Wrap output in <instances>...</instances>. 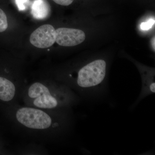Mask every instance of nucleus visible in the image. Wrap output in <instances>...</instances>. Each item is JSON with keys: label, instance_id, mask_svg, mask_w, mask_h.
I'll list each match as a JSON object with an SVG mask.
<instances>
[{"label": "nucleus", "instance_id": "obj_1", "mask_svg": "<svg viewBox=\"0 0 155 155\" xmlns=\"http://www.w3.org/2000/svg\"><path fill=\"white\" fill-rule=\"evenodd\" d=\"M106 69V61L99 59L86 64L78 71L76 84L87 98L98 97L105 93Z\"/></svg>", "mask_w": 155, "mask_h": 155}, {"label": "nucleus", "instance_id": "obj_2", "mask_svg": "<svg viewBox=\"0 0 155 155\" xmlns=\"http://www.w3.org/2000/svg\"><path fill=\"white\" fill-rule=\"evenodd\" d=\"M16 118L19 123L31 129H47L52 124V119L47 114L35 108H20L16 113Z\"/></svg>", "mask_w": 155, "mask_h": 155}, {"label": "nucleus", "instance_id": "obj_3", "mask_svg": "<svg viewBox=\"0 0 155 155\" xmlns=\"http://www.w3.org/2000/svg\"><path fill=\"white\" fill-rule=\"evenodd\" d=\"M56 30L52 25H41L34 31L30 37V42L35 47L46 48L56 42Z\"/></svg>", "mask_w": 155, "mask_h": 155}, {"label": "nucleus", "instance_id": "obj_4", "mask_svg": "<svg viewBox=\"0 0 155 155\" xmlns=\"http://www.w3.org/2000/svg\"><path fill=\"white\" fill-rule=\"evenodd\" d=\"M56 42L62 46H75L83 42L85 39V33L79 29L61 28L56 30Z\"/></svg>", "mask_w": 155, "mask_h": 155}, {"label": "nucleus", "instance_id": "obj_5", "mask_svg": "<svg viewBox=\"0 0 155 155\" xmlns=\"http://www.w3.org/2000/svg\"><path fill=\"white\" fill-rule=\"evenodd\" d=\"M51 7L46 0H35L31 6V14L35 19H44L49 17Z\"/></svg>", "mask_w": 155, "mask_h": 155}, {"label": "nucleus", "instance_id": "obj_6", "mask_svg": "<svg viewBox=\"0 0 155 155\" xmlns=\"http://www.w3.org/2000/svg\"><path fill=\"white\" fill-rule=\"evenodd\" d=\"M16 88L13 82L5 78L0 77V99L8 102L14 98Z\"/></svg>", "mask_w": 155, "mask_h": 155}, {"label": "nucleus", "instance_id": "obj_7", "mask_svg": "<svg viewBox=\"0 0 155 155\" xmlns=\"http://www.w3.org/2000/svg\"><path fill=\"white\" fill-rule=\"evenodd\" d=\"M34 104L37 107L43 109H52L58 105V100L51 94H43L36 98Z\"/></svg>", "mask_w": 155, "mask_h": 155}, {"label": "nucleus", "instance_id": "obj_8", "mask_svg": "<svg viewBox=\"0 0 155 155\" xmlns=\"http://www.w3.org/2000/svg\"><path fill=\"white\" fill-rule=\"evenodd\" d=\"M48 94H51L48 89L39 82L33 84L28 89V96L31 98H36L42 95Z\"/></svg>", "mask_w": 155, "mask_h": 155}, {"label": "nucleus", "instance_id": "obj_9", "mask_svg": "<svg viewBox=\"0 0 155 155\" xmlns=\"http://www.w3.org/2000/svg\"><path fill=\"white\" fill-rule=\"evenodd\" d=\"M8 28L7 16L4 11L0 8V32H4Z\"/></svg>", "mask_w": 155, "mask_h": 155}, {"label": "nucleus", "instance_id": "obj_10", "mask_svg": "<svg viewBox=\"0 0 155 155\" xmlns=\"http://www.w3.org/2000/svg\"><path fill=\"white\" fill-rule=\"evenodd\" d=\"M155 21L153 19H150L147 22H143L140 25V28L144 30H148L152 27L154 24Z\"/></svg>", "mask_w": 155, "mask_h": 155}, {"label": "nucleus", "instance_id": "obj_11", "mask_svg": "<svg viewBox=\"0 0 155 155\" xmlns=\"http://www.w3.org/2000/svg\"><path fill=\"white\" fill-rule=\"evenodd\" d=\"M28 0H15L17 7L19 11L25 10Z\"/></svg>", "mask_w": 155, "mask_h": 155}, {"label": "nucleus", "instance_id": "obj_12", "mask_svg": "<svg viewBox=\"0 0 155 155\" xmlns=\"http://www.w3.org/2000/svg\"><path fill=\"white\" fill-rule=\"evenodd\" d=\"M56 4L62 6H68L73 2L74 0H52Z\"/></svg>", "mask_w": 155, "mask_h": 155}, {"label": "nucleus", "instance_id": "obj_13", "mask_svg": "<svg viewBox=\"0 0 155 155\" xmlns=\"http://www.w3.org/2000/svg\"><path fill=\"white\" fill-rule=\"evenodd\" d=\"M155 36H154V37L153 38H152V39L151 43H152V45L154 51L155 50Z\"/></svg>", "mask_w": 155, "mask_h": 155}]
</instances>
